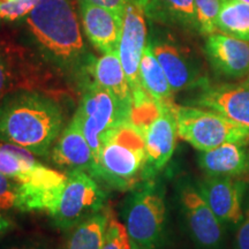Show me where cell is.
<instances>
[{"mask_svg": "<svg viewBox=\"0 0 249 249\" xmlns=\"http://www.w3.org/2000/svg\"><path fill=\"white\" fill-rule=\"evenodd\" d=\"M64 123L65 114L59 103L45 93L18 89L0 101V141L36 156H48Z\"/></svg>", "mask_w": 249, "mask_h": 249, "instance_id": "6da1fadb", "label": "cell"}, {"mask_svg": "<svg viewBox=\"0 0 249 249\" xmlns=\"http://www.w3.org/2000/svg\"><path fill=\"white\" fill-rule=\"evenodd\" d=\"M34 43L49 62L64 71H89L90 58L71 0H39L26 18Z\"/></svg>", "mask_w": 249, "mask_h": 249, "instance_id": "7a4b0ae2", "label": "cell"}, {"mask_svg": "<svg viewBox=\"0 0 249 249\" xmlns=\"http://www.w3.org/2000/svg\"><path fill=\"white\" fill-rule=\"evenodd\" d=\"M148 177L147 151L142 130L130 119L110 133L96 160V180L118 191H129Z\"/></svg>", "mask_w": 249, "mask_h": 249, "instance_id": "3957f363", "label": "cell"}, {"mask_svg": "<svg viewBox=\"0 0 249 249\" xmlns=\"http://www.w3.org/2000/svg\"><path fill=\"white\" fill-rule=\"evenodd\" d=\"M178 138L198 151H207L225 143L247 145L249 127L238 124L209 108L172 104Z\"/></svg>", "mask_w": 249, "mask_h": 249, "instance_id": "277c9868", "label": "cell"}, {"mask_svg": "<svg viewBox=\"0 0 249 249\" xmlns=\"http://www.w3.org/2000/svg\"><path fill=\"white\" fill-rule=\"evenodd\" d=\"M0 173L22 182L35 196L36 211L50 213L53 209L66 173L50 169L34 157L26 149L0 142Z\"/></svg>", "mask_w": 249, "mask_h": 249, "instance_id": "5b68a950", "label": "cell"}, {"mask_svg": "<svg viewBox=\"0 0 249 249\" xmlns=\"http://www.w3.org/2000/svg\"><path fill=\"white\" fill-rule=\"evenodd\" d=\"M130 113L132 110L124 107L108 90L93 81L86 87L73 118L91 148L95 163L110 133L120 123L130 119Z\"/></svg>", "mask_w": 249, "mask_h": 249, "instance_id": "8992f818", "label": "cell"}, {"mask_svg": "<svg viewBox=\"0 0 249 249\" xmlns=\"http://www.w3.org/2000/svg\"><path fill=\"white\" fill-rule=\"evenodd\" d=\"M123 216L129 240L151 249L163 245L166 205L154 183L136 187L124 202Z\"/></svg>", "mask_w": 249, "mask_h": 249, "instance_id": "52a82bcc", "label": "cell"}, {"mask_svg": "<svg viewBox=\"0 0 249 249\" xmlns=\"http://www.w3.org/2000/svg\"><path fill=\"white\" fill-rule=\"evenodd\" d=\"M65 173L66 181L49 214L59 229L71 230L104 208L107 194L97 180L87 172L71 171Z\"/></svg>", "mask_w": 249, "mask_h": 249, "instance_id": "ba28073f", "label": "cell"}, {"mask_svg": "<svg viewBox=\"0 0 249 249\" xmlns=\"http://www.w3.org/2000/svg\"><path fill=\"white\" fill-rule=\"evenodd\" d=\"M145 15L144 5L139 0H129L123 15V34L118 52L132 90V97L145 91L140 80V62L148 43Z\"/></svg>", "mask_w": 249, "mask_h": 249, "instance_id": "9c48e42d", "label": "cell"}, {"mask_svg": "<svg viewBox=\"0 0 249 249\" xmlns=\"http://www.w3.org/2000/svg\"><path fill=\"white\" fill-rule=\"evenodd\" d=\"M180 204L193 242L198 249H222L225 240L224 223L213 213L192 185H183L179 193Z\"/></svg>", "mask_w": 249, "mask_h": 249, "instance_id": "30bf717a", "label": "cell"}, {"mask_svg": "<svg viewBox=\"0 0 249 249\" xmlns=\"http://www.w3.org/2000/svg\"><path fill=\"white\" fill-rule=\"evenodd\" d=\"M173 103H160L158 111L140 127L144 136L148 176L163 169L176 150L178 127L172 110Z\"/></svg>", "mask_w": 249, "mask_h": 249, "instance_id": "8fae6325", "label": "cell"}, {"mask_svg": "<svg viewBox=\"0 0 249 249\" xmlns=\"http://www.w3.org/2000/svg\"><path fill=\"white\" fill-rule=\"evenodd\" d=\"M193 89L196 90L191 101L193 107L216 111L249 127V87L242 82L239 85H213L205 79Z\"/></svg>", "mask_w": 249, "mask_h": 249, "instance_id": "7c38bea8", "label": "cell"}, {"mask_svg": "<svg viewBox=\"0 0 249 249\" xmlns=\"http://www.w3.org/2000/svg\"><path fill=\"white\" fill-rule=\"evenodd\" d=\"M148 42L150 43L173 92L195 88L207 79L202 75L200 65L188 50L170 40L150 38Z\"/></svg>", "mask_w": 249, "mask_h": 249, "instance_id": "4fadbf2b", "label": "cell"}, {"mask_svg": "<svg viewBox=\"0 0 249 249\" xmlns=\"http://www.w3.org/2000/svg\"><path fill=\"white\" fill-rule=\"evenodd\" d=\"M196 188L220 222L238 225L244 219L242 198L245 185L241 180L207 176L198 181Z\"/></svg>", "mask_w": 249, "mask_h": 249, "instance_id": "5bb4252c", "label": "cell"}, {"mask_svg": "<svg viewBox=\"0 0 249 249\" xmlns=\"http://www.w3.org/2000/svg\"><path fill=\"white\" fill-rule=\"evenodd\" d=\"M205 53L220 75L232 80L249 76V43L223 33H214L205 40Z\"/></svg>", "mask_w": 249, "mask_h": 249, "instance_id": "9a60e30c", "label": "cell"}, {"mask_svg": "<svg viewBox=\"0 0 249 249\" xmlns=\"http://www.w3.org/2000/svg\"><path fill=\"white\" fill-rule=\"evenodd\" d=\"M86 36L102 53L118 51L123 34V15L103 6L80 0Z\"/></svg>", "mask_w": 249, "mask_h": 249, "instance_id": "2e32d148", "label": "cell"}, {"mask_svg": "<svg viewBox=\"0 0 249 249\" xmlns=\"http://www.w3.org/2000/svg\"><path fill=\"white\" fill-rule=\"evenodd\" d=\"M51 158L65 172L83 171L95 178L96 163L91 148L74 118H71V123L62 129L52 147Z\"/></svg>", "mask_w": 249, "mask_h": 249, "instance_id": "e0dca14e", "label": "cell"}, {"mask_svg": "<svg viewBox=\"0 0 249 249\" xmlns=\"http://www.w3.org/2000/svg\"><path fill=\"white\" fill-rule=\"evenodd\" d=\"M200 169L210 177L239 179L249 177V154L245 145L225 143L197 156Z\"/></svg>", "mask_w": 249, "mask_h": 249, "instance_id": "ac0fdd59", "label": "cell"}, {"mask_svg": "<svg viewBox=\"0 0 249 249\" xmlns=\"http://www.w3.org/2000/svg\"><path fill=\"white\" fill-rule=\"evenodd\" d=\"M89 74L103 88L108 90L124 107L132 110V90L121 65L119 52L103 53L101 58L95 59L90 66Z\"/></svg>", "mask_w": 249, "mask_h": 249, "instance_id": "d6986e66", "label": "cell"}, {"mask_svg": "<svg viewBox=\"0 0 249 249\" xmlns=\"http://www.w3.org/2000/svg\"><path fill=\"white\" fill-rule=\"evenodd\" d=\"M112 217L110 208L104 207L73 227L65 249H102Z\"/></svg>", "mask_w": 249, "mask_h": 249, "instance_id": "ffe728a7", "label": "cell"}, {"mask_svg": "<svg viewBox=\"0 0 249 249\" xmlns=\"http://www.w3.org/2000/svg\"><path fill=\"white\" fill-rule=\"evenodd\" d=\"M140 80L143 89L155 101L161 104H169L173 102V90L149 42L143 50L140 62Z\"/></svg>", "mask_w": 249, "mask_h": 249, "instance_id": "44dd1931", "label": "cell"}, {"mask_svg": "<svg viewBox=\"0 0 249 249\" xmlns=\"http://www.w3.org/2000/svg\"><path fill=\"white\" fill-rule=\"evenodd\" d=\"M144 9L151 20L197 30L195 0H148Z\"/></svg>", "mask_w": 249, "mask_h": 249, "instance_id": "7402d4cb", "label": "cell"}, {"mask_svg": "<svg viewBox=\"0 0 249 249\" xmlns=\"http://www.w3.org/2000/svg\"><path fill=\"white\" fill-rule=\"evenodd\" d=\"M217 27L225 35L249 43V5L239 0H223Z\"/></svg>", "mask_w": 249, "mask_h": 249, "instance_id": "603a6c76", "label": "cell"}, {"mask_svg": "<svg viewBox=\"0 0 249 249\" xmlns=\"http://www.w3.org/2000/svg\"><path fill=\"white\" fill-rule=\"evenodd\" d=\"M0 211H36L34 193L22 182L0 173Z\"/></svg>", "mask_w": 249, "mask_h": 249, "instance_id": "cb8c5ba5", "label": "cell"}, {"mask_svg": "<svg viewBox=\"0 0 249 249\" xmlns=\"http://www.w3.org/2000/svg\"><path fill=\"white\" fill-rule=\"evenodd\" d=\"M20 60L17 52L0 44V101L15 90L22 89L20 85Z\"/></svg>", "mask_w": 249, "mask_h": 249, "instance_id": "d4e9b609", "label": "cell"}, {"mask_svg": "<svg viewBox=\"0 0 249 249\" xmlns=\"http://www.w3.org/2000/svg\"><path fill=\"white\" fill-rule=\"evenodd\" d=\"M223 0H195V13L197 30L202 35L209 36L217 33V18Z\"/></svg>", "mask_w": 249, "mask_h": 249, "instance_id": "484cf974", "label": "cell"}, {"mask_svg": "<svg viewBox=\"0 0 249 249\" xmlns=\"http://www.w3.org/2000/svg\"><path fill=\"white\" fill-rule=\"evenodd\" d=\"M39 0H0V21L14 22L26 18Z\"/></svg>", "mask_w": 249, "mask_h": 249, "instance_id": "4316f807", "label": "cell"}, {"mask_svg": "<svg viewBox=\"0 0 249 249\" xmlns=\"http://www.w3.org/2000/svg\"><path fill=\"white\" fill-rule=\"evenodd\" d=\"M128 244L129 238L127 234L126 227L119 220L112 217L102 249H127Z\"/></svg>", "mask_w": 249, "mask_h": 249, "instance_id": "83f0119b", "label": "cell"}, {"mask_svg": "<svg viewBox=\"0 0 249 249\" xmlns=\"http://www.w3.org/2000/svg\"><path fill=\"white\" fill-rule=\"evenodd\" d=\"M234 249H249V209L246 211L244 219L239 224L235 234Z\"/></svg>", "mask_w": 249, "mask_h": 249, "instance_id": "f1b7e54d", "label": "cell"}, {"mask_svg": "<svg viewBox=\"0 0 249 249\" xmlns=\"http://www.w3.org/2000/svg\"><path fill=\"white\" fill-rule=\"evenodd\" d=\"M85 1L103 6V7L110 8L112 11L118 12L119 14L124 15V8H126L127 2H128L129 0H85Z\"/></svg>", "mask_w": 249, "mask_h": 249, "instance_id": "f546056e", "label": "cell"}, {"mask_svg": "<svg viewBox=\"0 0 249 249\" xmlns=\"http://www.w3.org/2000/svg\"><path fill=\"white\" fill-rule=\"evenodd\" d=\"M14 227V223L7 216H5L2 211H0V238L7 234Z\"/></svg>", "mask_w": 249, "mask_h": 249, "instance_id": "4dcf8cb0", "label": "cell"}, {"mask_svg": "<svg viewBox=\"0 0 249 249\" xmlns=\"http://www.w3.org/2000/svg\"><path fill=\"white\" fill-rule=\"evenodd\" d=\"M127 249H151V248L144 247V246H141V245L136 244V242L129 240V244H128V247H127Z\"/></svg>", "mask_w": 249, "mask_h": 249, "instance_id": "1f68e13d", "label": "cell"}, {"mask_svg": "<svg viewBox=\"0 0 249 249\" xmlns=\"http://www.w3.org/2000/svg\"><path fill=\"white\" fill-rule=\"evenodd\" d=\"M242 83H244V85H246L247 87H249V76L247 77V79H245L244 81H242Z\"/></svg>", "mask_w": 249, "mask_h": 249, "instance_id": "d6a6232c", "label": "cell"}, {"mask_svg": "<svg viewBox=\"0 0 249 249\" xmlns=\"http://www.w3.org/2000/svg\"><path fill=\"white\" fill-rule=\"evenodd\" d=\"M13 249H40V248H35V247H24V248H13Z\"/></svg>", "mask_w": 249, "mask_h": 249, "instance_id": "836d02e7", "label": "cell"}, {"mask_svg": "<svg viewBox=\"0 0 249 249\" xmlns=\"http://www.w3.org/2000/svg\"><path fill=\"white\" fill-rule=\"evenodd\" d=\"M139 1L143 2V4H144V7H145V5H147V1H148V0H139Z\"/></svg>", "mask_w": 249, "mask_h": 249, "instance_id": "e575fe53", "label": "cell"}, {"mask_svg": "<svg viewBox=\"0 0 249 249\" xmlns=\"http://www.w3.org/2000/svg\"><path fill=\"white\" fill-rule=\"evenodd\" d=\"M239 1H242V2H245V4L249 5V0H239Z\"/></svg>", "mask_w": 249, "mask_h": 249, "instance_id": "d590c367", "label": "cell"}]
</instances>
